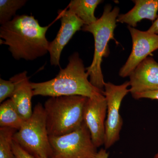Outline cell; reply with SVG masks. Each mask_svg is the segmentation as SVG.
I'll use <instances>...</instances> for the list:
<instances>
[{"instance_id": "4fadbf2b", "label": "cell", "mask_w": 158, "mask_h": 158, "mask_svg": "<svg viewBox=\"0 0 158 158\" xmlns=\"http://www.w3.org/2000/svg\"><path fill=\"white\" fill-rule=\"evenodd\" d=\"M135 6L125 14L119 15L117 22L135 28L143 19L154 22L158 17V0H135Z\"/></svg>"}, {"instance_id": "277c9868", "label": "cell", "mask_w": 158, "mask_h": 158, "mask_svg": "<svg viewBox=\"0 0 158 158\" xmlns=\"http://www.w3.org/2000/svg\"><path fill=\"white\" fill-rule=\"evenodd\" d=\"M88 98L62 96L50 98L44 103L49 136H60L72 132L84 122V109Z\"/></svg>"}, {"instance_id": "52a82bcc", "label": "cell", "mask_w": 158, "mask_h": 158, "mask_svg": "<svg viewBox=\"0 0 158 158\" xmlns=\"http://www.w3.org/2000/svg\"><path fill=\"white\" fill-rule=\"evenodd\" d=\"M129 82L120 85L110 82L105 84L104 95L107 102V118L105 122V149H108L119 139V134L123 125L119 109L123 100L129 92Z\"/></svg>"}, {"instance_id": "d6986e66", "label": "cell", "mask_w": 158, "mask_h": 158, "mask_svg": "<svg viewBox=\"0 0 158 158\" xmlns=\"http://www.w3.org/2000/svg\"><path fill=\"white\" fill-rule=\"evenodd\" d=\"M12 150L15 158H36L14 141L12 142Z\"/></svg>"}, {"instance_id": "7402d4cb", "label": "cell", "mask_w": 158, "mask_h": 158, "mask_svg": "<svg viewBox=\"0 0 158 158\" xmlns=\"http://www.w3.org/2000/svg\"><path fill=\"white\" fill-rule=\"evenodd\" d=\"M109 153L107 152L106 150L102 148L97 153L95 158H108Z\"/></svg>"}, {"instance_id": "44dd1931", "label": "cell", "mask_w": 158, "mask_h": 158, "mask_svg": "<svg viewBox=\"0 0 158 158\" xmlns=\"http://www.w3.org/2000/svg\"><path fill=\"white\" fill-rule=\"evenodd\" d=\"M147 31L151 34H158V16L156 20L153 23L152 25Z\"/></svg>"}, {"instance_id": "30bf717a", "label": "cell", "mask_w": 158, "mask_h": 158, "mask_svg": "<svg viewBox=\"0 0 158 158\" xmlns=\"http://www.w3.org/2000/svg\"><path fill=\"white\" fill-rule=\"evenodd\" d=\"M61 26L55 39L50 43L48 52L51 65H59L63 49L77 31L85 25L84 22L69 10L59 11Z\"/></svg>"}, {"instance_id": "5bb4252c", "label": "cell", "mask_w": 158, "mask_h": 158, "mask_svg": "<svg viewBox=\"0 0 158 158\" xmlns=\"http://www.w3.org/2000/svg\"><path fill=\"white\" fill-rule=\"evenodd\" d=\"M102 2L101 0H73L69 5V10L81 20L85 25H89L97 20L94 11Z\"/></svg>"}, {"instance_id": "ffe728a7", "label": "cell", "mask_w": 158, "mask_h": 158, "mask_svg": "<svg viewBox=\"0 0 158 158\" xmlns=\"http://www.w3.org/2000/svg\"><path fill=\"white\" fill-rule=\"evenodd\" d=\"M136 99L141 98H148L158 100V91H149L145 93L139 94L132 96Z\"/></svg>"}, {"instance_id": "3957f363", "label": "cell", "mask_w": 158, "mask_h": 158, "mask_svg": "<svg viewBox=\"0 0 158 158\" xmlns=\"http://www.w3.org/2000/svg\"><path fill=\"white\" fill-rule=\"evenodd\" d=\"M119 9L107 5L105 6L101 17L98 19L95 23L84 25L82 30L90 32L93 35L94 40V52L93 61L90 66L86 68L92 85L100 90H104L106 82L104 80L102 70V62L103 57L109 56V43L110 40H115L114 31L116 27L117 19L119 15Z\"/></svg>"}, {"instance_id": "603a6c76", "label": "cell", "mask_w": 158, "mask_h": 158, "mask_svg": "<svg viewBox=\"0 0 158 158\" xmlns=\"http://www.w3.org/2000/svg\"><path fill=\"white\" fill-rule=\"evenodd\" d=\"M35 157L36 158H47L43 156H35Z\"/></svg>"}, {"instance_id": "ba28073f", "label": "cell", "mask_w": 158, "mask_h": 158, "mask_svg": "<svg viewBox=\"0 0 158 158\" xmlns=\"http://www.w3.org/2000/svg\"><path fill=\"white\" fill-rule=\"evenodd\" d=\"M132 41L131 52L126 62L120 69L119 76L129 77L136 67L153 52L158 49V34L128 27Z\"/></svg>"}, {"instance_id": "8fae6325", "label": "cell", "mask_w": 158, "mask_h": 158, "mask_svg": "<svg viewBox=\"0 0 158 158\" xmlns=\"http://www.w3.org/2000/svg\"><path fill=\"white\" fill-rule=\"evenodd\" d=\"M129 77V90L132 96L158 91V62L152 57H147L136 67Z\"/></svg>"}, {"instance_id": "e0dca14e", "label": "cell", "mask_w": 158, "mask_h": 158, "mask_svg": "<svg viewBox=\"0 0 158 158\" xmlns=\"http://www.w3.org/2000/svg\"><path fill=\"white\" fill-rule=\"evenodd\" d=\"M27 2L26 0H0V23L2 25L11 20L17 10Z\"/></svg>"}, {"instance_id": "6da1fadb", "label": "cell", "mask_w": 158, "mask_h": 158, "mask_svg": "<svg viewBox=\"0 0 158 158\" xmlns=\"http://www.w3.org/2000/svg\"><path fill=\"white\" fill-rule=\"evenodd\" d=\"M48 26L41 27L32 15H17L0 28L1 44L9 46L15 59L34 60L48 52Z\"/></svg>"}, {"instance_id": "9c48e42d", "label": "cell", "mask_w": 158, "mask_h": 158, "mask_svg": "<svg viewBox=\"0 0 158 158\" xmlns=\"http://www.w3.org/2000/svg\"><path fill=\"white\" fill-rule=\"evenodd\" d=\"M106 113L107 102L104 94L88 98L84 109V122L97 148L104 143Z\"/></svg>"}, {"instance_id": "5b68a950", "label": "cell", "mask_w": 158, "mask_h": 158, "mask_svg": "<svg viewBox=\"0 0 158 158\" xmlns=\"http://www.w3.org/2000/svg\"><path fill=\"white\" fill-rule=\"evenodd\" d=\"M13 141L34 157L50 158L52 153L47 128L46 115L40 103L34 107L31 117L13 136Z\"/></svg>"}, {"instance_id": "8992f818", "label": "cell", "mask_w": 158, "mask_h": 158, "mask_svg": "<svg viewBox=\"0 0 158 158\" xmlns=\"http://www.w3.org/2000/svg\"><path fill=\"white\" fill-rule=\"evenodd\" d=\"M49 140L52 150L50 158H95L98 152L84 122L72 132L49 136Z\"/></svg>"}, {"instance_id": "9a60e30c", "label": "cell", "mask_w": 158, "mask_h": 158, "mask_svg": "<svg viewBox=\"0 0 158 158\" xmlns=\"http://www.w3.org/2000/svg\"><path fill=\"white\" fill-rule=\"evenodd\" d=\"M25 120L20 115L11 99L3 102L0 106V126L18 131Z\"/></svg>"}, {"instance_id": "7a4b0ae2", "label": "cell", "mask_w": 158, "mask_h": 158, "mask_svg": "<svg viewBox=\"0 0 158 158\" xmlns=\"http://www.w3.org/2000/svg\"><path fill=\"white\" fill-rule=\"evenodd\" d=\"M83 60L77 52L69 58L67 66L61 69L54 78L41 83H31L34 96L59 97L78 95L91 98L104 94L91 84Z\"/></svg>"}, {"instance_id": "7c38bea8", "label": "cell", "mask_w": 158, "mask_h": 158, "mask_svg": "<svg viewBox=\"0 0 158 158\" xmlns=\"http://www.w3.org/2000/svg\"><path fill=\"white\" fill-rule=\"evenodd\" d=\"M27 73V71H24L10 79L15 85V89L10 99L25 120L28 119L33 113L31 100L34 96L31 83L29 81Z\"/></svg>"}, {"instance_id": "cb8c5ba5", "label": "cell", "mask_w": 158, "mask_h": 158, "mask_svg": "<svg viewBox=\"0 0 158 158\" xmlns=\"http://www.w3.org/2000/svg\"><path fill=\"white\" fill-rule=\"evenodd\" d=\"M153 158H158V152L154 156Z\"/></svg>"}, {"instance_id": "ac0fdd59", "label": "cell", "mask_w": 158, "mask_h": 158, "mask_svg": "<svg viewBox=\"0 0 158 158\" xmlns=\"http://www.w3.org/2000/svg\"><path fill=\"white\" fill-rule=\"evenodd\" d=\"M15 89V85L12 81L0 79V102H4L6 99L11 97Z\"/></svg>"}, {"instance_id": "2e32d148", "label": "cell", "mask_w": 158, "mask_h": 158, "mask_svg": "<svg viewBox=\"0 0 158 158\" xmlns=\"http://www.w3.org/2000/svg\"><path fill=\"white\" fill-rule=\"evenodd\" d=\"M17 130L0 128V158H15L12 150L13 136Z\"/></svg>"}]
</instances>
